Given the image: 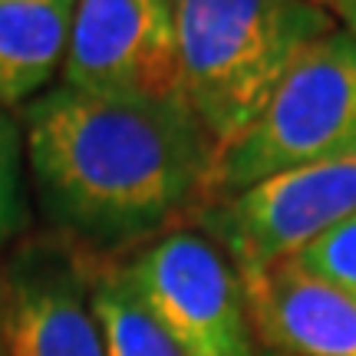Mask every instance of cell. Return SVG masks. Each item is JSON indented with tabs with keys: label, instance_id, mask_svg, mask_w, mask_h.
I'll return each instance as SVG.
<instances>
[{
	"label": "cell",
	"instance_id": "obj_1",
	"mask_svg": "<svg viewBox=\"0 0 356 356\" xmlns=\"http://www.w3.org/2000/svg\"><path fill=\"white\" fill-rule=\"evenodd\" d=\"M17 119L40 211L86 254L142 248L204 204L215 145L185 102L109 99L56 83Z\"/></svg>",
	"mask_w": 356,
	"mask_h": 356
},
{
	"label": "cell",
	"instance_id": "obj_2",
	"mask_svg": "<svg viewBox=\"0 0 356 356\" xmlns=\"http://www.w3.org/2000/svg\"><path fill=\"white\" fill-rule=\"evenodd\" d=\"M172 24L181 99L218 152L337 17L314 0H172Z\"/></svg>",
	"mask_w": 356,
	"mask_h": 356
},
{
	"label": "cell",
	"instance_id": "obj_3",
	"mask_svg": "<svg viewBox=\"0 0 356 356\" xmlns=\"http://www.w3.org/2000/svg\"><path fill=\"white\" fill-rule=\"evenodd\" d=\"M346 155H356V33L337 24L297 56L254 122L215 152L204 204Z\"/></svg>",
	"mask_w": 356,
	"mask_h": 356
},
{
	"label": "cell",
	"instance_id": "obj_4",
	"mask_svg": "<svg viewBox=\"0 0 356 356\" xmlns=\"http://www.w3.org/2000/svg\"><path fill=\"white\" fill-rule=\"evenodd\" d=\"M119 270L181 356H257L241 277L204 231H165Z\"/></svg>",
	"mask_w": 356,
	"mask_h": 356
},
{
	"label": "cell",
	"instance_id": "obj_5",
	"mask_svg": "<svg viewBox=\"0 0 356 356\" xmlns=\"http://www.w3.org/2000/svg\"><path fill=\"white\" fill-rule=\"evenodd\" d=\"M353 215L356 155H346L261 178L251 188L202 204L191 218L238 274H254L297 257Z\"/></svg>",
	"mask_w": 356,
	"mask_h": 356
},
{
	"label": "cell",
	"instance_id": "obj_6",
	"mask_svg": "<svg viewBox=\"0 0 356 356\" xmlns=\"http://www.w3.org/2000/svg\"><path fill=\"white\" fill-rule=\"evenodd\" d=\"M60 73L89 96L185 102L172 0H76Z\"/></svg>",
	"mask_w": 356,
	"mask_h": 356
},
{
	"label": "cell",
	"instance_id": "obj_7",
	"mask_svg": "<svg viewBox=\"0 0 356 356\" xmlns=\"http://www.w3.org/2000/svg\"><path fill=\"white\" fill-rule=\"evenodd\" d=\"M96 257L66 238L30 241L0 261L7 356H106L89 300Z\"/></svg>",
	"mask_w": 356,
	"mask_h": 356
},
{
	"label": "cell",
	"instance_id": "obj_8",
	"mask_svg": "<svg viewBox=\"0 0 356 356\" xmlns=\"http://www.w3.org/2000/svg\"><path fill=\"white\" fill-rule=\"evenodd\" d=\"M254 340L270 356H356V300L293 261L238 274Z\"/></svg>",
	"mask_w": 356,
	"mask_h": 356
},
{
	"label": "cell",
	"instance_id": "obj_9",
	"mask_svg": "<svg viewBox=\"0 0 356 356\" xmlns=\"http://www.w3.org/2000/svg\"><path fill=\"white\" fill-rule=\"evenodd\" d=\"M76 0H0V109L24 106L63 70Z\"/></svg>",
	"mask_w": 356,
	"mask_h": 356
},
{
	"label": "cell",
	"instance_id": "obj_10",
	"mask_svg": "<svg viewBox=\"0 0 356 356\" xmlns=\"http://www.w3.org/2000/svg\"><path fill=\"white\" fill-rule=\"evenodd\" d=\"M96 257L92 280H89V300L102 333V353L106 356H181L172 346L152 314L142 307L136 291L129 287L119 264H102Z\"/></svg>",
	"mask_w": 356,
	"mask_h": 356
},
{
	"label": "cell",
	"instance_id": "obj_11",
	"mask_svg": "<svg viewBox=\"0 0 356 356\" xmlns=\"http://www.w3.org/2000/svg\"><path fill=\"white\" fill-rule=\"evenodd\" d=\"M30 221L24 129L10 109H0V261Z\"/></svg>",
	"mask_w": 356,
	"mask_h": 356
},
{
	"label": "cell",
	"instance_id": "obj_12",
	"mask_svg": "<svg viewBox=\"0 0 356 356\" xmlns=\"http://www.w3.org/2000/svg\"><path fill=\"white\" fill-rule=\"evenodd\" d=\"M291 261L304 267L307 274L327 280L330 287L356 300V215L343 225H337L333 231H327L314 244H307Z\"/></svg>",
	"mask_w": 356,
	"mask_h": 356
},
{
	"label": "cell",
	"instance_id": "obj_13",
	"mask_svg": "<svg viewBox=\"0 0 356 356\" xmlns=\"http://www.w3.org/2000/svg\"><path fill=\"white\" fill-rule=\"evenodd\" d=\"M330 13L337 17V24L346 26V30H353L356 33V0H333Z\"/></svg>",
	"mask_w": 356,
	"mask_h": 356
},
{
	"label": "cell",
	"instance_id": "obj_14",
	"mask_svg": "<svg viewBox=\"0 0 356 356\" xmlns=\"http://www.w3.org/2000/svg\"><path fill=\"white\" fill-rule=\"evenodd\" d=\"M314 3H320V7H327V10L333 7V0H314Z\"/></svg>",
	"mask_w": 356,
	"mask_h": 356
},
{
	"label": "cell",
	"instance_id": "obj_15",
	"mask_svg": "<svg viewBox=\"0 0 356 356\" xmlns=\"http://www.w3.org/2000/svg\"><path fill=\"white\" fill-rule=\"evenodd\" d=\"M0 356H7V350H3V340H0Z\"/></svg>",
	"mask_w": 356,
	"mask_h": 356
}]
</instances>
